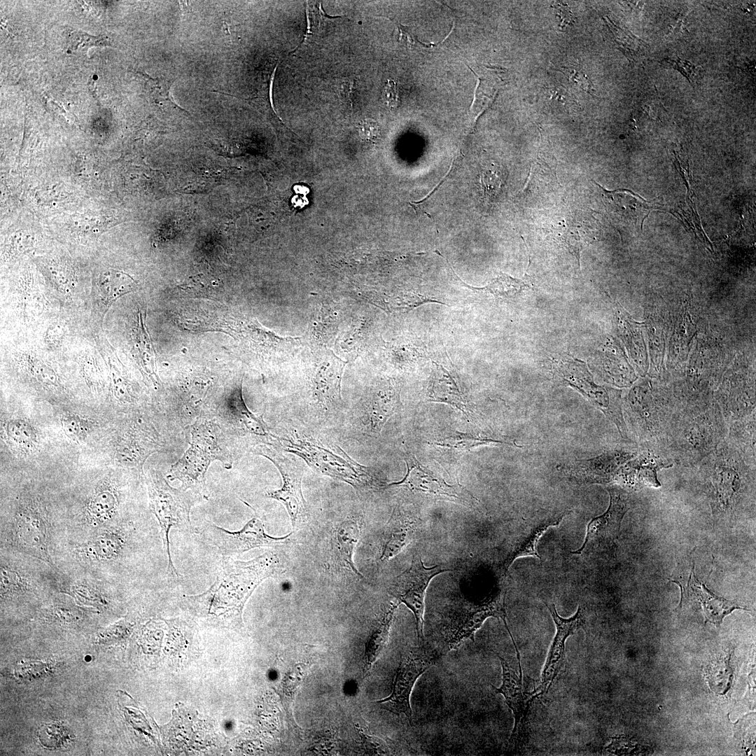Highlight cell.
<instances>
[{"label": "cell", "instance_id": "1", "mask_svg": "<svg viewBox=\"0 0 756 756\" xmlns=\"http://www.w3.org/2000/svg\"><path fill=\"white\" fill-rule=\"evenodd\" d=\"M280 572V560L270 551L247 561L224 556L213 584L186 600L200 613L239 625L244 606L255 588Z\"/></svg>", "mask_w": 756, "mask_h": 756}, {"label": "cell", "instance_id": "2", "mask_svg": "<svg viewBox=\"0 0 756 756\" xmlns=\"http://www.w3.org/2000/svg\"><path fill=\"white\" fill-rule=\"evenodd\" d=\"M692 468L717 519L736 517L754 493L755 468L725 440Z\"/></svg>", "mask_w": 756, "mask_h": 756}, {"label": "cell", "instance_id": "3", "mask_svg": "<svg viewBox=\"0 0 756 756\" xmlns=\"http://www.w3.org/2000/svg\"><path fill=\"white\" fill-rule=\"evenodd\" d=\"M727 424L713 398L682 404L676 414L665 450L674 464L692 468L725 440Z\"/></svg>", "mask_w": 756, "mask_h": 756}, {"label": "cell", "instance_id": "4", "mask_svg": "<svg viewBox=\"0 0 756 756\" xmlns=\"http://www.w3.org/2000/svg\"><path fill=\"white\" fill-rule=\"evenodd\" d=\"M677 396L649 383L634 388L624 408L631 435L640 446L665 450L673 419L681 407Z\"/></svg>", "mask_w": 756, "mask_h": 756}, {"label": "cell", "instance_id": "5", "mask_svg": "<svg viewBox=\"0 0 756 756\" xmlns=\"http://www.w3.org/2000/svg\"><path fill=\"white\" fill-rule=\"evenodd\" d=\"M189 448L171 468L168 477L178 479L182 488L208 499L206 473L211 463L219 460L226 468L232 467V457L223 441L219 426L211 420H197L190 428Z\"/></svg>", "mask_w": 756, "mask_h": 756}, {"label": "cell", "instance_id": "6", "mask_svg": "<svg viewBox=\"0 0 756 756\" xmlns=\"http://www.w3.org/2000/svg\"><path fill=\"white\" fill-rule=\"evenodd\" d=\"M293 453L318 472L344 482L356 489L376 486L378 480L369 468L351 458L338 446L326 445L314 439L289 435L276 436V445Z\"/></svg>", "mask_w": 756, "mask_h": 756}, {"label": "cell", "instance_id": "7", "mask_svg": "<svg viewBox=\"0 0 756 756\" xmlns=\"http://www.w3.org/2000/svg\"><path fill=\"white\" fill-rule=\"evenodd\" d=\"M151 509L161 528L165 554L167 557V574L172 578L179 575L173 563L170 552L169 532L172 528L192 532L190 509L199 495L182 487H172L159 473H153L148 480Z\"/></svg>", "mask_w": 756, "mask_h": 756}, {"label": "cell", "instance_id": "8", "mask_svg": "<svg viewBox=\"0 0 756 756\" xmlns=\"http://www.w3.org/2000/svg\"><path fill=\"white\" fill-rule=\"evenodd\" d=\"M505 597V590L501 589L479 602L466 599L460 601L452 610L447 626L449 649L458 648L465 639L474 641L476 631L487 618L493 617L502 620L512 640L517 654H519L507 623Z\"/></svg>", "mask_w": 756, "mask_h": 756}, {"label": "cell", "instance_id": "9", "mask_svg": "<svg viewBox=\"0 0 756 756\" xmlns=\"http://www.w3.org/2000/svg\"><path fill=\"white\" fill-rule=\"evenodd\" d=\"M253 452L271 461L277 468L282 477L280 489L267 492L268 498L281 502L286 508L293 527L305 512L306 502L302 491V479L304 466L302 462L293 456L284 454L281 450L270 444L257 446Z\"/></svg>", "mask_w": 756, "mask_h": 756}, {"label": "cell", "instance_id": "10", "mask_svg": "<svg viewBox=\"0 0 756 756\" xmlns=\"http://www.w3.org/2000/svg\"><path fill=\"white\" fill-rule=\"evenodd\" d=\"M196 533L206 543L216 547L225 556L241 554L250 550L262 547H276L284 544L290 534L275 538L265 531L261 520L255 516L237 531H230L207 522L196 530Z\"/></svg>", "mask_w": 756, "mask_h": 756}, {"label": "cell", "instance_id": "11", "mask_svg": "<svg viewBox=\"0 0 756 756\" xmlns=\"http://www.w3.org/2000/svg\"><path fill=\"white\" fill-rule=\"evenodd\" d=\"M450 570L442 565L426 567L419 556H414L410 568L393 578L388 587V593L398 603L405 604L414 614L418 640H424V597L430 580L435 576Z\"/></svg>", "mask_w": 756, "mask_h": 756}, {"label": "cell", "instance_id": "12", "mask_svg": "<svg viewBox=\"0 0 756 756\" xmlns=\"http://www.w3.org/2000/svg\"><path fill=\"white\" fill-rule=\"evenodd\" d=\"M400 405V388L388 379L373 386L354 409V424L369 436L378 435Z\"/></svg>", "mask_w": 756, "mask_h": 756}, {"label": "cell", "instance_id": "13", "mask_svg": "<svg viewBox=\"0 0 756 756\" xmlns=\"http://www.w3.org/2000/svg\"><path fill=\"white\" fill-rule=\"evenodd\" d=\"M607 491L610 495L607 510L590 521L582 545L572 554L606 548L618 538L622 519L631 505V496L625 489L615 484L608 486Z\"/></svg>", "mask_w": 756, "mask_h": 756}, {"label": "cell", "instance_id": "14", "mask_svg": "<svg viewBox=\"0 0 756 756\" xmlns=\"http://www.w3.org/2000/svg\"><path fill=\"white\" fill-rule=\"evenodd\" d=\"M437 659L436 652L421 645L413 649L397 671L391 694L377 701L397 715H405L411 722L410 694L418 678Z\"/></svg>", "mask_w": 756, "mask_h": 756}, {"label": "cell", "instance_id": "15", "mask_svg": "<svg viewBox=\"0 0 756 756\" xmlns=\"http://www.w3.org/2000/svg\"><path fill=\"white\" fill-rule=\"evenodd\" d=\"M407 473L405 477L389 486L407 488L414 492L447 499L464 505H471L475 501L472 493L461 484H449L441 476L421 464L410 453L404 454Z\"/></svg>", "mask_w": 756, "mask_h": 756}, {"label": "cell", "instance_id": "16", "mask_svg": "<svg viewBox=\"0 0 756 756\" xmlns=\"http://www.w3.org/2000/svg\"><path fill=\"white\" fill-rule=\"evenodd\" d=\"M554 622L556 631L551 643L540 682L531 693L535 699L545 694L561 671L565 659V643L567 638L580 629H585V612L580 606L574 615L563 618L557 612L554 604L545 603Z\"/></svg>", "mask_w": 756, "mask_h": 756}, {"label": "cell", "instance_id": "17", "mask_svg": "<svg viewBox=\"0 0 756 756\" xmlns=\"http://www.w3.org/2000/svg\"><path fill=\"white\" fill-rule=\"evenodd\" d=\"M12 528V540L17 547L51 563L48 520L38 507L30 505L19 510Z\"/></svg>", "mask_w": 756, "mask_h": 756}, {"label": "cell", "instance_id": "18", "mask_svg": "<svg viewBox=\"0 0 756 756\" xmlns=\"http://www.w3.org/2000/svg\"><path fill=\"white\" fill-rule=\"evenodd\" d=\"M566 514L568 512H561L534 517L519 526L506 545L499 564L501 573L505 575L512 563L520 557L540 558L538 552L539 540L550 527L560 524Z\"/></svg>", "mask_w": 756, "mask_h": 756}, {"label": "cell", "instance_id": "19", "mask_svg": "<svg viewBox=\"0 0 756 756\" xmlns=\"http://www.w3.org/2000/svg\"><path fill=\"white\" fill-rule=\"evenodd\" d=\"M639 447L637 455L620 468L614 481L634 489L658 486L657 472L672 467L674 463L663 449Z\"/></svg>", "mask_w": 756, "mask_h": 756}, {"label": "cell", "instance_id": "20", "mask_svg": "<svg viewBox=\"0 0 756 756\" xmlns=\"http://www.w3.org/2000/svg\"><path fill=\"white\" fill-rule=\"evenodd\" d=\"M497 657L502 666V684L498 688L491 686L496 693L504 696L507 705L512 711L514 722L509 743L515 745L522 739L529 708L535 697L531 692L526 693L523 690L522 668H519L518 676L504 658L498 654Z\"/></svg>", "mask_w": 756, "mask_h": 756}, {"label": "cell", "instance_id": "21", "mask_svg": "<svg viewBox=\"0 0 756 756\" xmlns=\"http://www.w3.org/2000/svg\"><path fill=\"white\" fill-rule=\"evenodd\" d=\"M344 363L330 358L315 368L312 378V401L318 412L334 414L342 406L340 382Z\"/></svg>", "mask_w": 756, "mask_h": 756}, {"label": "cell", "instance_id": "22", "mask_svg": "<svg viewBox=\"0 0 756 756\" xmlns=\"http://www.w3.org/2000/svg\"><path fill=\"white\" fill-rule=\"evenodd\" d=\"M680 586L681 598L680 606L692 598L702 606L706 622L720 626L724 617L736 609L747 610L734 601L718 596L710 591L695 576L694 564L687 576L679 575L671 580Z\"/></svg>", "mask_w": 756, "mask_h": 756}, {"label": "cell", "instance_id": "23", "mask_svg": "<svg viewBox=\"0 0 756 756\" xmlns=\"http://www.w3.org/2000/svg\"><path fill=\"white\" fill-rule=\"evenodd\" d=\"M639 445L608 450L594 458L578 462L570 475L579 482L608 484L614 482L620 468L638 453Z\"/></svg>", "mask_w": 756, "mask_h": 756}, {"label": "cell", "instance_id": "24", "mask_svg": "<svg viewBox=\"0 0 756 756\" xmlns=\"http://www.w3.org/2000/svg\"><path fill=\"white\" fill-rule=\"evenodd\" d=\"M418 524L413 513L395 507L381 536L379 560L387 561L398 554L413 540Z\"/></svg>", "mask_w": 756, "mask_h": 756}, {"label": "cell", "instance_id": "25", "mask_svg": "<svg viewBox=\"0 0 756 756\" xmlns=\"http://www.w3.org/2000/svg\"><path fill=\"white\" fill-rule=\"evenodd\" d=\"M225 407L229 419L239 430L266 444H276V436L270 431L262 417L255 415L247 407L243 398L241 381L232 390Z\"/></svg>", "mask_w": 756, "mask_h": 756}, {"label": "cell", "instance_id": "26", "mask_svg": "<svg viewBox=\"0 0 756 756\" xmlns=\"http://www.w3.org/2000/svg\"><path fill=\"white\" fill-rule=\"evenodd\" d=\"M554 229L556 240L580 260V252L595 238L596 226L584 211H575L559 222Z\"/></svg>", "mask_w": 756, "mask_h": 756}, {"label": "cell", "instance_id": "27", "mask_svg": "<svg viewBox=\"0 0 756 756\" xmlns=\"http://www.w3.org/2000/svg\"><path fill=\"white\" fill-rule=\"evenodd\" d=\"M434 368L427 388L430 401L451 405L465 414L472 416L468 402L454 374L440 364L433 363Z\"/></svg>", "mask_w": 756, "mask_h": 756}, {"label": "cell", "instance_id": "28", "mask_svg": "<svg viewBox=\"0 0 756 756\" xmlns=\"http://www.w3.org/2000/svg\"><path fill=\"white\" fill-rule=\"evenodd\" d=\"M126 539L121 530L102 531L80 546L78 552L80 556L92 561L115 560L125 550Z\"/></svg>", "mask_w": 756, "mask_h": 756}, {"label": "cell", "instance_id": "29", "mask_svg": "<svg viewBox=\"0 0 756 756\" xmlns=\"http://www.w3.org/2000/svg\"><path fill=\"white\" fill-rule=\"evenodd\" d=\"M756 412L727 425L725 440L742 456L746 463L755 468Z\"/></svg>", "mask_w": 756, "mask_h": 756}, {"label": "cell", "instance_id": "30", "mask_svg": "<svg viewBox=\"0 0 756 756\" xmlns=\"http://www.w3.org/2000/svg\"><path fill=\"white\" fill-rule=\"evenodd\" d=\"M360 535L358 521L354 518L346 519L335 528V545L339 564L355 575L363 577L353 561L354 549Z\"/></svg>", "mask_w": 756, "mask_h": 756}, {"label": "cell", "instance_id": "31", "mask_svg": "<svg viewBox=\"0 0 756 756\" xmlns=\"http://www.w3.org/2000/svg\"><path fill=\"white\" fill-rule=\"evenodd\" d=\"M118 498L115 489L111 486L97 489L90 498L85 511L88 524L97 526L111 520L115 514Z\"/></svg>", "mask_w": 756, "mask_h": 756}, {"label": "cell", "instance_id": "32", "mask_svg": "<svg viewBox=\"0 0 756 756\" xmlns=\"http://www.w3.org/2000/svg\"><path fill=\"white\" fill-rule=\"evenodd\" d=\"M97 286L102 302L109 306L120 296L133 290L136 282L127 274L110 269L101 273Z\"/></svg>", "mask_w": 756, "mask_h": 756}, {"label": "cell", "instance_id": "33", "mask_svg": "<svg viewBox=\"0 0 756 756\" xmlns=\"http://www.w3.org/2000/svg\"><path fill=\"white\" fill-rule=\"evenodd\" d=\"M399 604L392 603L375 626L366 644L365 672L367 673L380 655L388 639L395 611Z\"/></svg>", "mask_w": 756, "mask_h": 756}, {"label": "cell", "instance_id": "34", "mask_svg": "<svg viewBox=\"0 0 756 756\" xmlns=\"http://www.w3.org/2000/svg\"><path fill=\"white\" fill-rule=\"evenodd\" d=\"M463 284L473 291L488 293L498 299L514 298L528 286L524 280L513 278L503 273H500L483 287H472L465 283Z\"/></svg>", "mask_w": 756, "mask_h": 756}, {"label": "cell", "instance_id": "35", "mask_svg": "<svg viewBox=\"0 0 756 756\" xmlns=\"http://www.w3.org/2000/svg\"><path fill=\"white\" fill-rule=\"evenodd\" d=\"M706 677L710 690L718 694H724L731 687L733 670L730 657H722L710 663L706 668Z\"/></svg>", "mask_w": 756, "mask_h": 756}, {"label": "cell", "instance_id": "36", "mask_svg": "<svg viewBox=\"0 0 756 756\" xmlns=\"http://www.w3.org/2000/svg\"><path fill=\"white\" fill-rule=\"evenodd\" d=\"M1 594L8 596L22 594L31 588V582L27 575L18 567L1 562Z\"/></svg>", "mask_w": 756, "mask_h": 756}, {"label": "cell", "instance_id": "37", "mask_svg": "<svg viewBox=\"0 0 756 756\" xmlns=\"http://www.w3.org/2000/svg\"><path fill=\"white\" fill-rule=\"evenodd\" d=\"M139 74L144 80V90L150 101L158 104H167L174 110L188 112L178 106L171 95L170 89L175 79L153 78L141 72Z\"/></svg>", "mask_w": 756, "mask_h": 756}, {"label": "cell", "instance_id": "38", "mask_svg": "<svg viewBox=\"0 0 756 756\" xmlns=\"http://www.w3.org/2000/svg\"><path fill=\"white\" fill-rule=\"evenodd\" d=\"M503 441L496 440L487 435H477L462 433H456L445 437L435 442L440 447L447 448L457 451H465L473 447L489 444L502 443Z\"/></svg>", "mask_w": 756, "mask_h": 756}, {"label": "cell", "instance_id": "39", "mask_svg": "<svg viewBox=\"0 0 756 756\" xmlns=\"http://www.w3.org/2000/svg\"><path fill=\"white\" fill-rule=\"evenodd\" d=\"M7 434L15 444L30 447L36 440L35 430L27 421L13 419L7 425Z\"/></svg>", "mask_w": 756, "mask_h": 756}, {"label": "cell", "instance_id": "40", "mask_svg": "<svg viewBox=\"0 0 756 756\" xmlns=\"http://www.w3.org/2000/svg\"><path fill=\"white\" fill-rule=\"evenodd\" d=\"M307 27L303 41L314 35L318 34L324 29L330 18L322 9L321 4L307 2L306 7Z\"/></svg>", "mask_w": 756, "mask_h": 756}, {"label": "cell", "instance_id": "41", "mask_svg": "<svg viewBox=\"0 0 756 756\" xmlns=\"http://www.w3.org/2000/svg\"><path fill=\"white\" fill-rule=\"evenodd\" d=\"M180 288L184 292L195 295L211 296L216 295L213 280L202 274L189 277L180 285Z\"/></svg>", "mask_w": 756, "mask_h": 756}, {"label": "cell", "instance_id": "42", "mask_svg": "<svg viewBox=\"0 0 756 756\" xmlns=\"http://www.w3.org/2000/svg\"><path fill=\"white\" fill-rule=\"evenodd\" d=\"M27 368L38 382L46 386H56L58 378L54 370L43 361L34 357L26 359Z\"/></svg>", "mask_w": 756, "mask_h": 756}, {"label": "cell", "instance_id": "43", "mask_svg": "<svg viewBox=\"0 0 756 756\" xmlns=\"http://www.w3.org/2000/svg\"><path fill=\"white\" fill-rule=\"evenodd\" d=\"M612 24V22H610ZM612 27V33L615 36V41L619 48L624 52L629 59H634L635 52H638L642 45V40L635 37L631 32L626 31L621 28Z\"/></svg>", "mask_w": 756, "mask_h": 756}, {"label": "cell", "instance_id": "44", "mask_svg": "<svg viewBox=\"0 0 756 756\" xmlns=\"http://www.w3.org/2000/svg\"><path fill=\"white\" fill-rule=\"evenodd\" d=\"M502 183L503 178L498 171L489 169L482 171L480 184L484 198L486 201L494 198L499 192Z\"/></svg>", "mask_w": 756, "mask_h": 756}, {"label": "cell", "instance_id": "45", "mask_svg": "<svg viewBox=\"0 0 756 756\" xmlns=\"http://www.w3.org/2000/svg\"><path fill=\"white\" fill-rule=\"evenodd\" d=\"M70 594L80 601L88 603L100 602L104 600L98 589L85 582H76L69 588Z\"/></svg>", "mask_w": 756, "mask_h": 756}, {"label": "cell", "instance_id": "46", "mask_svg": "<svg viewBox=\"0 0 756 756\" xmlns=\"http://www.w3.org/2000/svg\"><path fill=\"white\" fill-rule=\"evenodd\" d=\"M69 38L71 43L69 48L72 50L108 45L104 37L93 36L82 31H73L70 34Z\"/></svg>", "mask_w": 756, "mask_h": 756}, {"label": "cell", "instance_id": "47", "mask_svg": "<svg viewBox=\"0 0 756 756\" xmlns=\"http://www.w3.org/2000/svg\"><path fill=\"white\" fill-rule=\"evenodd\" d=\"M62 426L65 433L74 440H81L88 432L86 423L76 415H66L63 417Z\"/></svg>", "mask_w": 756, "mask_h": 756}, {"label": "cell", "instance_id": "48", "mask_svg": "<svg viewBox=\"0 0 756 756\" xmlns=\"http://www.w3.org/2000/svg\"><path fill=\"white\" fill-rule=\"evenodd\" d=\"M664 66L671 67L679 71L692 83L696 71V66L691 62L677 57L675 59L665 58L662 61Z\"/></svg>", "mask_w": 756, "mask_h": 756}, {"label": "cell", "instance_id": "49", "mask_svg": "<svg viewBox=\"0 0 756 756\" xmlns=\"http://www.w3.org/2000/svg\"><path fill=\"white\" fill-rule=\"evenodd\" d=\"M568 78L575 84H577L581 89L585 92L594 95V89L593 85L587 77L581 70L570 67L564 68L561 70Z\"/></svg>", "mask_w": 756, "mask_h": 756}, {"label": "cell", "instance_id": "50", "mask_svg": "<svg viewBox=\"0 0 756 756\" xmlns=\"http://www.w3.org/2000/svg\"><path fill=\"white\" fill-rule=\"evenodd\" d=\"M335 88L341 102L351 108L354 81L347 78H338L335 81Z\"/></svg>", "mask_w": 756, "mask_h": 756}, {"label": "cell", "instance_id": "51", "mask_svg": "<svg viewBox=\"0 0 756 756\" xmlns=\"http://www.w3.org/2000/svg\"><path fill=\"white\" fill-rule=\"evenodd\" d=\"M359 134L363 140L374 142L379 136V127L373 120H364L359 125Z\"/></svg>", "mask_w": 756, "mask_h": 756}, {"label": "cell", "instance_id": "52", "mask_svg": "<svg viewBox=\"0 0 756 756\" xmlns=\"http://www.w3.org/2000/svg\"><path fill=\"white\" fill-rule=\"evenodd\" d=\"M383 100L389 108H396L398 104V94L396 83L388 80L383 92Z\"/></svg>", "mask_w": 756, "mask_h": 756}, {"label": "cell", "instance_id": "53", "mask_svg": "<svg viewBox=\"0 0 756 756\" xmlns=\"http://www.w3.org/2000/svg\"><path fill=\"white\" fill-rule=\"evenodd\" d=\"M113 389L114 394L120 400L127 401L129 399V391L127 387L126 383H125L121 377H116L113 374Z\"/></svg>", "mask_w": 756, "mask_h": 756}, {"label": "cell", "instance_id": "54", "mask_svg": "<svg viewBox=\"0 0 756 756\" xmlns=\"http://www.w3.org/2000/svg\"><path fill=\"white\" fill-rule=\"evenodd\" d=\"M554 8H556V10H559V13H560L559 15L561 16V19L562 20L563 23H572V13L566 5L559 3L554 4Z\"/></svg>", "mask_w": 756, "mask_h": 756}, {"label": "cell", "instance_id": "55", "mask_svg": "<svg viewBox=\"0 0 756 756\" xmlns=\"http://www.w3.org/2000/svg\"><path fill=\"white\" fill-rule=\"evenodd\" d=\"M686 12H680L676 16V20L674 23L675 26L673 28V31L675 33H685L687 31V29L685 27V19L686 18Z\"/></svg>", "mask_w": 756, "mask_h": 756}, {"label": "cell", "instance_id": "56", "mask_svg": "<svg viewBox=\"0 0 756 756\" xmlns=\"http://www.w3.org/2000/svg\"><path fill=\"white\" fill-rule=\"evenodd\" d=\"M62 335V330L59 326H52L49 329L47 333V340L49 342L54 344L57 343L60 339Z\"/></svg>", "mask_w": 756, "mask_h": 756}]
</instances>
